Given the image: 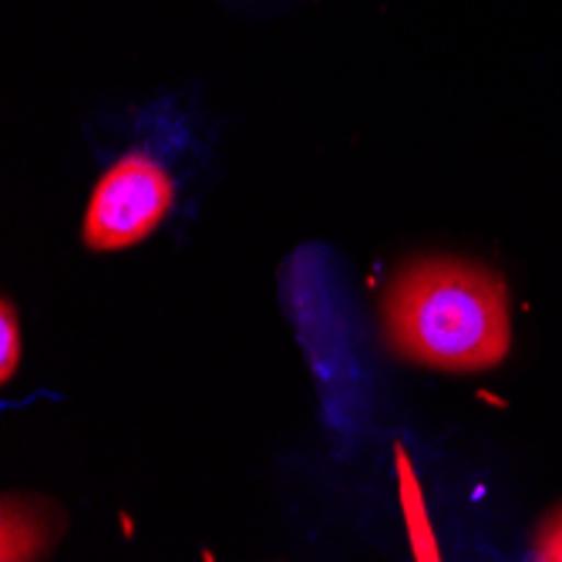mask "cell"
Wrapping results in <instances>:
<instances>
[{"label": "cell", "instance_id": "3", "mask_svg": "<svg viewBox=\"0 0 562 562\" xmlns=\"http://www.w3.org/2000/svg\"><path fill=\"white\" fill-rule=\"evenodd\" d=\"M65 519L58 508L41 498H4V532H0V559L4 562H24L41 559L50 552L55 539L61 536Z\"/></svg>", "mask_w": 562, "mask_h": 562}, {"label": "cell", "instance_id": "2", "mask_svg": "<svg viewBox=\"0 0 562 562\" xmlns=\"http://www.w3.org/2000/svg\"><path fill=\"white\" fill-rule=\"evenodd\" d=\"M176 206V179L148 151H128L91 189L81 239L94 252H119L156 233Z\"/></svg>", "mask_w": 562, "mask_h": 562}, {"label": "cell", "instance_id": "1", "mask_svg": "<svg viewBox=\"0 0 562 562\" xmlns=\"http://www.w3.org/2000/svg\"><path fill=\"white\" fill-rule=\"evenodd\" d=\"M387 347L407 364L475 374L513 350L505 280L462 257H425L397 270L381 296Z\"/></svg>", "mask_w": 562, "mask_h": 562}, {"label": "cell", "instance_id": "4", "mask_svg": "<svg viewBox=\"0 0 562 562\" xmlns=\"http://www.w3.org/2000/svg\"><path fill=\"white\" fill-rule=\"evenodd\" d=\"M21 324H18V311L14 303L4 300L0 303V381H11L21 368Z\"/></svg>", "mask_w": 562, "mask_h": 562}, {"label": "cell", "instance_id": "5", "mask_svg": "<svg viewBox=\"0 0 562 562\" xmlns=\"http://www.w3.org/2000/svg\"><path fill=\"white\" fill-rule=\"evenodd\" d=\"M532 559L536 562H562V508L549 519H542L536 539H532Z\"/></svg>", "mask_w": 562, "mask_h": 562}]
</instances>
